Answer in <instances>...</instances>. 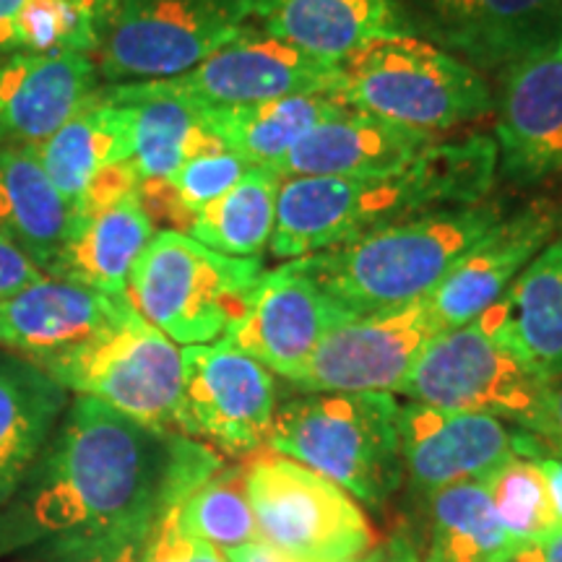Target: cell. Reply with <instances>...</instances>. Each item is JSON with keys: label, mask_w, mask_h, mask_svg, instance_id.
I'll return each mask as SVG.
<instances>
[{"label": "cell", "mask_w": 562, "mask_h": 562, "mask_svg": "<svg viewBox=\"0 0 562 562\" xmlns=\"http://www.w3.org/2000/svg\"><path fill=\"white\" fill-rule=\"evenodd\" d=\"M261 277V258L222 256L186 232L157 229L133 263L125 297L167 339L195 347L243 321Z\"/></svg>", "instance_id": "cell-4"}, {"label": "cell", "mask_w": 562, "mask_h": 562, "mask_svg": "<svg viewBox=\"0 0 562 562\" xmlns=\"http://www.w3.org/2000/svg\"><path fill=\"white\" fill-rule=\"evenodd\" d=\"M440 331L427 302L357 315L315 347L290 383L305 393H398Z\"/></svg>", "instance_id": "cell-12"}, {"label": "cell", "mask_w": 562, "mask_h": 562, "mask_svg": "<svg viewBox=\"0 0 562 562\" xmlns=\"http://www.w3.org/2000/svg\"><path fill=\"white\" fill-rule=\"evenodd\" d=\"M144 542L97 547V550L76 552H42L40 558H34L32 562H138L140 552H144Z\"/></svg>", "instance_id": "cell-38"}, {"label": "cell", "mask_w": 562, "mask_h": 562, "mask_svg": "<svg viewBox=\"0 0 562 562\" xmlns=\"http://www.w3.org/2000/svg\"><path fill=\"white\" fill-rule=\"evenodd\" d=\"M531 438L550 456H562V378L547 385L542 412L531 427Z\"/></svg>", "instance_id": "cell-37"}, {"label": "cell", "mask_w": 562, "mask_h": 562, "mask_svg": "<svg viewBox=\"0 0 562 562\" xmlns=\"http://www.w3.org/2000/svg\"><path fill=\"white\" fill-rule=\"evenodd\" d=\"M128 307L125 294L112 297L45 277L0 302V347L32 362L53 360L94 339Z\"/></svg>", "instance_id": "cell-20"}, {"label": "cell", "mask_w": 562, "mask_h": 562, "mask_svg": "<svg viewBox=\"0 0 562 562\" xmlns=\"http://www.w3.org/2000/svg\"><path fill=\"white\" fill-rule=\"evenodd\" d=\"M68 404V391L45 370L0 351V510L16 497Z\"/></svg>", "instance_id": "cell-25"}, {"label": "cell", "mask_w": 562, "mask_h": 562, "mask_svg": "<svg viewBox=\"0 0 562 562\" xmlns=\"http://www.w3.org/2000/svg\"><path fill=\"white\" fill-rule=\"evenodd\" d=\"M24 0H0V63L21 55L16 37V11Z\"/></svg>", "instance_id": "cell-40"}, {"label": "cell", "mask_w": 562, "mask_h": 562, "mask_svg": "<svg viewBox=\"0 0 562 562\" xmlns=\"http://www.w3.org/2000/svg\"><path fill=\"white\" fill-rule=\"evenodd\" d=\"M435 140L406 125L344 104L297 140L277 167L281 178H391Z\"/></svg>", "instance_id": "cell-18"}, {"label": "cell", "mask_w": 562, "mask_h": 562, "mask_svg": "<svg viewBox=\"0 0 562 562\" xmlns=\"http://www.w3.org/2000/svg\"><path fill=\"white\" fill-rule=\"evenodd\" d=\"M243 469L258 542L297 562H364L375 550L370 518L339 484L279 453Z\"/></svg>", "instance_id": "cell-9"}, {"label": "cell", "mask_w": 562, "mask_h": 562, "mask_svg": "<svg viewBox=\"0 0 562 562\" xmlns=\"http://www.w3.org/2000/svg\"><path fill=\"white\" fill-rule=\"evenodd\" d=\"M279 186L277 170L248 167L227 193L193 216L186 235L222 256L258 258L273 237Z\"/></svg>", "instance_id": "cell-30"}, {"label": "cell", "mask_w": 562, "mask_h": 562, "mask_svg": "<svg viewBox=\"0 0 562 562\" xmlns=\"http://www.w3.org/2000/svg\"><path fill=\"white\" fill-rule=\"evenodd\" d=\"M398 414L393 393H307L277 406L266 448L381 505L404 476Z\"/></svg>", "instance_id": "cell-3"}, {"label": "cell", "mask_w": 562, "mask_h": 562, "mask_svg": "<svg viewBox=\"0 0 562 562\" xmlns=\"http://www.w3.org/2000/svg\"><path fill=\"white\" fill-rule=\"evenodd\" d=\"M68 3L87 13L89 19H94L97 21V32H100V21L104 19V13L110 11L112 0H68Z\"/></svg>", "instance_id": "cell-43"}, {"label": "cell", "mask_w": 562, "mask_h": 562, "mask_svg": "<svg viewBox=\"0 0 562 562\" xmlns=\"http://www.w3.org/2000/svg\"><path fill=\"white\" fill-rule=\"evenodd\" d=\"M482 482L490 492L497 518H501L505 531L521 544V550L526 544L539 542V539L558 531L550 492H547L537 456L516 453Z\"/></svg>", "instance_id": "cell-33"}, {"label": "cell", "mask_w": 562, "mask_h": 562, "mask_svg": "<svg viewBox=\"0 0 562 562\" xmlns=\"http://www.w3.org/2000/svg\"><path fill=\"white\" fill-rule=\"evenodd\" d=\"M157 224L140 206L138 191L74 216L70 232L47 277L123 297L140 250L149 245Z\"/></svg>", "instance_id": "cell-24"}, {"label": "cell", "mask_w": 562, "mask_h": 562, "mask_svg": "<svg viewBox=\"0 0 562 562\" xmlns=\"http://www.w3.org/2000/svg\"><path fill=\"white\" fill-rule=\"evenodd\" d=\"M74 214L42 170L34 146H0V237L47 277Z\"/></svg>", "instance_id": "cell-28"}, {"label": "cell", "mask_w": 562, "mask_h": 562, "mask_svg": "<svg viewBox=\"0 0 562 562\" xmlns=\"http://www.w3.org/2000/svg\"><path fill=\"white\" fill-rule=\"evenodd\" d=\"M76 396H91L138 425L178 432L182 347L128 307L81 347L34 362Z\"/></svg>", "instance_id": "cell-8"}, {"label": "cell", "mask_w": 562, "mask_h": 562, "mask_svg": "<svg viewBox=\"0 0 562 562\" xmlns=\"http://www.w3.org/2000/svg\"><path fill=\"white\" fill-rule=\"evenodd\" d=\"M40 279H45V273H42L16 245H11L9 240L0 237V302L9 300L11 294L26 290V286Z\"/></svg>", "instance_id": "cell-36"}, {"label": "cell", "mask_w": 562, "mask_h": 562, "mask_svg": "<svg viewBox=\"0 0 562 562\" xmlns=\"http://www.w3.org/2000/svg\"><path fill=\"white\" fill-rule=\"evenodd\" d=\"M438 37L480 68H505L562 42V0H427Z\"/></svg>", "instance_id": "cell-21"}, {"label": "cell", "mask_w": 562, "mask_h": 562, "mask_svg": "<svg viewBox=\"0 0 562 562\" xmlns=\"http://www.w3.org/2000/svg\"><path fill=\"white\" fill-rule=\"evenodd\" d=\"M513 562H562V531H554L539 542L526 544Z\"/></svg>", "instance_id": "cell-41"}, {"label": "cell", "mask_w": 562, "mask_h": 562, "mask_svg": "<svg viewBox=\"0 0 562 562\" xmlns=\"http://www.w3.org/2000/svg\"><path fill=\"white\" fill-rule=\"evenodd\" d=\"M503 216L492 201L427 211L294 263L351 315L398 311L430 297Z\"/></svg>", "instance_id": "cell-2"}, {"label": "cell", "mask_w": 562, "mask_h": 562, "mask_svg": "<svg viewBox=\"0 0 562 562\" xmlns=\"http://www.w3.org/2000/svg\"><path fill=\"white\" fill-rule=\"evenodd\" d=\"M102 87L94 55L21 53L0 63V133L37 146L60 131Z\"/></svg>", "instance_id": "cell-19"}, {"label": "cell", "mask_w": 562, "mask_h": 562, "mask_svg": "<svg viewBox=\"0 0 562 562\" xmlns=\"http://www.w3.org/2000/svg\"><path fill=\"white\" fill-rule=\"evenodd\" d=\"M277 417L273 372L227 339L182 347L178 432L224 453L269 442Z\"/></svg>", "instance_id": "cell-11"}, {"label": "cell", "mask_w": 562, "mask_h": 562, "mask_svg": "<svg viewBox=\"0 0 562 562\" xmlns=\"http://www.w3.org/2000/svg\"><path fill=\"white\" fill-rule=\"evenodd\" d=\"M432 531L425 562H513L521 544L505 531L484 482L430 495Z\"/></svg>", "instance_id": "cell-31"}, {"label": "cell", "mask_w": 562, "mask_h": 562, "mask_svg": "<svg viewBox=\"0 0 562 562\" xmlns=\"http://www.w3.org/2000/svg\"><path fill=\"white\" fill-rule=\"evenodd\" d=\"M476 321L539 381L550 385L562 378V237H554Z\"/></svg>", "instance_id": "cell-23"}, {"label": "cell", "mask_w": 562, "mask_h": 562, "mask_svg": "<svg viewBox=\"0 0 562 562\" xmlns=\"http://www.w3.org/2000/svg\"><path fill=\"white\" fill-rule=\"evenodd\" d=\"M172 508L182 533L222 552L258 542L256 518L245 495V469L220 467L186 495L172 497Z\"/></svg>", "instance_id": "cell-32"}, {"label": "cell", "mask_w": 562, "mask_h": 562, "mask_svg": "<svg viewBox=\"0 0 562 562\" xmlns=\"http://www.w3.org/2000/svg\"><path fill=\"white\" fill-rule=\"evenodd\" d=\"M224 558H227V562H297L286 558V554L271 550V547L263 542H252V544L237 547V550H227L224 552ZM364 562H375V558H368Z\"/></svg>", "instance_id": "cell-42"}, {"label": "cell", "mask_w": 562, "mask_h": 562, "mask_svg": "<svg viewBox=\"0 0 562 562\" xmlns=\"http://www.w3.org/2000/svg\"><path fill=\"white\" fill-rule=\"evenodd\" d=\"M375 562H425V560H417L412 552H402V554H396L393 560H378L375 558Z\"/></svg>", "instance_id": "cell-45"}, {"label": "cell", "mask_w": 562, "mask_h": 562, "mask_svg": "<svg viewBox=\"0 0 562 562\" xmlns=\"http://www.w3.org/2000/svg\"><path fill=\"white\" fill-rule=\"evenodd\" d=\"M104 97L133 112L131 167L140 182H161L195 154L224 149L201 121V108L178 94L167 81L110 83Z\"/></svg>", "instance_id": "cell-26"}, {"label": "cell", "mask_w": 562, "mask_h": 562, "mask_svg": "<svg viewBox=\"0 0 562 562\" xmlns=\"http://www.w3.org/2000/svg\"><path fill=\"white\" fill-rule=\"evenodd\" d=\"M220 467V456L199 440L76 396L3 508L11 547L76 552L144 542L167 503Z\"/></svg>", "instance_id": "cell-1"}, {"label": "cell", "mask_w": 562, "mask_h": 562, "mask_svg": "<svg viewBox=\"0 0 562 562\" xmlns=\"http://www.w3.org/2000/svg\"><path fill=\"white\" fill-rule=\"evenodd\" d=\"M398 393L414 404L487 414L531 432L547 383L474 318L435 336Z\"/></svg>", "instance_id": "cell-10"}, {"label": "cell", "mask_w": 562, "mask_h": 562, "mask_svg": "<svg viewBox=\"0 0 562 562\" xmlns=\"http://www.w3.org/2000/svg\"><path fill=\"white\" fill-rule=\"evenodd\" d=\"M138 562H227V558L216 547L182 533L170 501L151 526Z\"/></svg>", "instance_id": "cell-35"}, {"label": "cell", "mask_w": 562, "mask_h": 562, "mask_svg": "<svg viewBox=\"0 0 562 562\" xmlns=\"http://www.w3.org/2000/svg\"><path fill=\"white\" fill-rule=\"evenodd\" d=\"M440 209L448 206L425 151L391 178H281L269 250L281 261H297Z\"/></svg>", "instance_id": "cell-6"}, {"label": "cell", "mask_w": 562, "mask_h": 562, "mask_svg": "<svg viewBox=\"0 0 562 562\" xmlns=\"http://www.w3.org/2000/svg\"><path fill=\"white\" fill-rule=\"evenodd\" d=\"M560 229L562 209L552 201H533L503 216L425 300L442 331L459 328L495 305Z\"/></svg>", "instance_id": "cell-17"}, {"label": "cell", "mask_w": 562, "mask_h": 562, "mask_svg": "<svg viewBox=\"0 0 562 562\" xmlns=\"http://www.w3.org/2000/svg\"><path fill=\"white\" fill-rule=\"evenodd\" d=\"M351 315L297 263L263 271L248 313L227 336L229 344L261 362L266 370L290 378L311 360L315 347Z\"/></svg>", "instance_id": "cell-15"}, {"label": "cell", "mask_w": 562, "mask_h": 562, "mask_svg": "<svg viewBox=\"0 0 562 562\" xmlns=\"http://www.w3.org/2000/svg\"><path fill=\"white\" fill-rule=\"evenodd\" d=\"M9 552H13V547H11V537H9V526H5L3 510H0V558H3V554H9Z\"/></svg>", "instance_id": "cell-44"}, {"label": "cell", "mask_w": 562, "mask_h": 562, "mask_svg": "<svg viewBox=\"0 0 562 562\" xmlns=\"http://www.w3.org/2000/svg\"><path fill=\"white\" fill-rule=\"evenodd\" d=\"M537 463L542 469L547 492H550L554 526H558V531H562V456H537Z\"/></svg>", "instance_id": "cell-39"}, {"label": "cell", "mask_w": 562, "mask_h": 562, "mask_svg": "<svg viewBox=\"0 0 562 562\" xmlns=\"http://www.w3.org/2000/svg\"><path fill=\"white\" fill-rule=\"evenodd\" d=\"M248 26L250 0H112L94 63L110 83L178 79Z\"/></svg>", "instance_id": "cell-7"}, {"label": "cell", "mask_w": 562, "mask_h": 562, "mask_svg": "<svg viewBox=\"0 0 562 562\" xmlns=\"http://www.w3.org/2000/svg\"><path fill=\"white\" fill-rule=\"evenodd\" d=\"M167 83L201 108H227L286 97L339 100L344 70L271 37L252 24L227 47L209 55L178 79H167Z\"/></svg>", "instance_id": "cell-13"}, {"label": "cell", "mask_w": 562, "mask_h": 562, "mask_svg": "<svg viewBox=\"0 0 562 562\" xmlns=\"http://www.w3.org/2000/svg\"><path fill=\"white\" fill-rule=\"evenodd\" d=\"M341 70L344 104L430 136L495 108L487 81L472 63L409 32L362 47Z\"/></svg>", "instance_id": "cell-5"}, {"label": "cell", "mask_w": 562, "mask_h": 562, "mask_svg": "<svg viewBox=\"0 0 562 562\" xmlns=\"http://www.w3.org/2000/svg\"><path fill=\"white\" fill-rule=\"evenodd\" d=\"M201 108V104H199ZM344 108L336 97H286L227 108H201V121L224 149L248 167H277L323 117Z\"/></svg>", "instance_id": "cell-29"}, {"label": "cell", "mask_w": 562, "mask_h": 562, "mask_svg": "<svg viewBox=\"0 0 562 562\" xmlns=\"http://www.w3.org/2000/svg\"><path fill=\"white\" fill-rule=\"evenodd\" d=\"M398 435L404 474L425 497L456 484L487 480L516 453L544 456L537 438L510 432L503 419L432 409L414 402L402 404Z\"/></svg>", "instance_id": "cell-14"}, {"label": "cell", "mask_w": 562, "mask_h": 562, "mask_svg": "<svg viewBox=\"0 0 562 562\" xmlns=\"http://www.w3.org/2000/svg\"><path fill=\"white\" fill-rule=\"evenodd\" d=\"M21 53H87L94 55L100 32L97 21L68 0H24L16 11Z\"/></svg>", "instance_id": "cell-34"}, {"label": "cell", "mask_w": 562, "mask_h": 562, "mask_svg": "<svg viewBox=\"0 0 562 562\" xmlns=\"http://www.w3.org/2000/svg\"><path fill=\"white\" fill-rule=\"evenodd\" d=\"M258 30L331 66L372 42L406 34L391 0H250Z\"/></svg>", "instance_id": "cell-22"}, {"label": "cell", "mask_w": 562, "mask_h": 562, "mask_svg": "<svg viewBox=\"0 0 562 562\" xmlns=\"http://www.w3.org/2000/svg\"><path fill=\"white\" fill-rule=\"evenodd\" d=\"M497 170L518 186L562 175V42L503 68Z\"/></svg>", "instance_id": "cell-16"}, {"label": "cell", "mask_w": 562, "mask_h": 562, "mask_svg": "<svg viewBox=\"0 0 562 562\" xmlns=\"http://www.w3.org/2000/svg\"><path fill=\"white\" fill-rule=\"evenodd\" d=\"M3 140H5V138H3V133H0V144H3Z\"/></svg>", "instance_id": "cell-46"}, {"label": "cell", "mask_w": 562, "mask_h": 562, "mask_svg": "<svg viewBox=\"0 0 562 562\" xmlns=\"http://www.w3.org/2000/svg\"><path fill=\"white\" fill-rule=\"evenodd\" d=\"M42 170L74 214L97 175L133 157V112L128 104L104 97L91 100L50 138L34 146Z\"/></svg>", "instance_id": "cell-27"}]
</instances>
